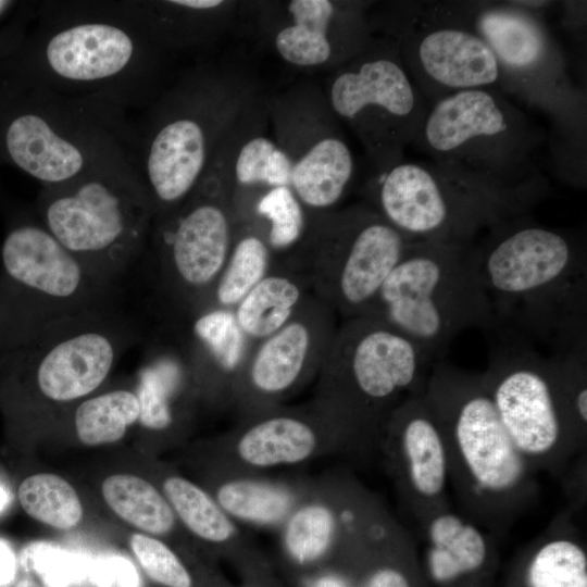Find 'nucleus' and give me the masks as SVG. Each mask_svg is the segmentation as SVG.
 I'll return each instance as SVG.
<instances>
[{
    "label": "nucleus",
    "mask_w": 587,
    "mask_h": 587,
    "mask_svg": "<svg viewBox=\"0 0 587 587\" xmlns=\"http://www.w3.org/2000/svg\"><path fill=\"white\" fill-rule=\"evenodd\" d=\"M425 396L444 434L458 512L502 542L538 501V473L507 433L483 374L438 360Z\"/></svg>",
    "instance_id": "nucleus-1"
},
{
    "label": "nucleus",
    "mask_w": 587,
    "mask_h": 587,
    "mask_svg": "<svg viewBox=\"0 0 587 587\" xmlns=\"http://www.w3.org/2000/svg\"><path fill=\"white\" fill-rule=\"evenodd\" d=\"M474 246L497 326L515 321L560 351L586 344V249L572 233L503 221ZM496 326V327H497Z\"/></svg>",
    "instance_id": "nucleus-2"
},
{
    "label": "nucleus",
    "mask_w": 587,
    "mask_h": 587,
    "mask_svg": "<svg viewBox=\"0 0 587 587\" xmlns=\"http://www.w3.org/2000/svg\"><path fill=\"white\" fill-rule=\"evenodd\" d=\"M259 96L242 74L202 66L185 74L158 99L134 160L154 218L173 211L191 193L218 147Z\"/></svg>",
    "instance_id": "nucleus-3"
},
{
    "label": "nucleus",
    "mask_w": 587,
    "mask_h": 587,
    "mask_svg": "<svg viewBox=\"0 0 587 587\" xmlns=\"http://www.w3.org/2000/svg\"><path fill=\"white\" fill-rule=\"evenodd\" d=\"M435 362L382 320L369 315L342 320L312 399L341 425L351 458L365 461L378 452L392 411L408 397L425 392Z\"/></svg>",
    "instance_id": "nucleus-4"
},
{
    "label": "nucleus",
    "mask_w": 587,
    "mask_h": 587,
    "mask_svg": "<svg viewBox=\"0 0 587 587\" xmlns=\"http://www.w3.org/2000/svg\"><path fill=\"white\" fill-rule=\"evenodd\" d=\"M546 136L496 87L433 104L411 147L434 163L527 210L545 195L536 154Z\"/></svg>",
    "instance_id": "nucleus-5"
},
{
    "label": "nucleus",
    "mask_w": 587,
    "mask_h": 587,
    "mask_svg": "<svg viewBox=\"0 0 587 587\" xmlns=\"http://www.w3.org/2000/svg\"><path fill=\"white\" fill-rule=\"evenodd\" d=\"M143 340L140 325L116 300L55 321L0 354V403L13 422L42 407L74 404L100 389Z\"/></svg>",
    "instance_id": "nucleus-6"
},
{
    "label": "nucleus",
    "mask_w": 587,
    "mask_h": 587,
    "mask_svg": "<svg viewBox=\"0 0 587 587\" xmlns=\"http://www.w3.org/2000/svg\"><path fill=\"white\" fill-rule=\"evenodd\" d=\"M161 54L118 2L47 5L39 85L123 109L149 83Z\"/></svg>",
    "instance_id": "nucleus-7"
},
{
    "label": "nucleus",
    "mask_w": 587,
    "mask_h": 587,
    "mask_svg": "<svg viewBox=\"0 0 587 587\" xmlns=\"http://www.w3.org/2000/svg\"><path fill=\"white\" fill-rule=\"evenodd\" d=\"M251 110L218 147L191 193L153 221L147 249L167 316L200 311L228 258L240 223L233 199L232 159Z\"/></svg>",
    "instance_id": "nucleus-8"
},
{
    "label": "nucleus",
    "mask_w": 587,
    "mask_h": 587,
    "mask_svg": "<svg viewBox=\"0 0 587 587\" xmlns=\"http://www.w3.org/2000/svg\"><path fill=\"white\" fill-rule=\"evenodd\" d=\"M37 220L104 282L116 286L147 251L154 212L133 159L42 187Z\"/></svg>",
    "instance_id": "nucleus-9"
},
{
    "label": "nucleus",
    "mask_w": 587,
    "mask_h": 587,
    "mask_svg": "<svg viewBox=\"0 0 587 587\" xmlns=\"http://www.w3.org/2000/svg\"><path fill=\"white\" fill-rule=\"evenodd\" d=\"M363 315L394 326L433 360L471 327L496 328L473 243L414 240Z\"/></svg>",
    "instance_id": "nucleus-10"
},
{
    "label": "nucleus",
    "mask_w": 587,
    "mask_h": 587,
    "mask_svg": "<svg viewBox=\"0 0 587 587\" xmlns=\"http://www.w3.org/2000/svg\"><path fill=\"white\" fill-rule=\"evenodd\" d=\"M116 292L38 220L20 222L0 248V354L55 321L115 301Z\"/></svg>",
    "instance_id": "nucleus-11"
},
{
    "label": "nucleus",
    "mask_w": 587,
    "mask_h": 587,
    "mask_svg": "<svg viewBox=\"0 0 587 587\" xmlns=\"http://www.w3.org/2000/svg\"><path fill=\"white\" fill-rule=\"evenodd\" d=\"M413 239L362 201L309 212L303 240L290 254L312 294L338 317L363 315Z\"/></svg>",
    "instance_id": "nucleus-12"
},
{
    "label": "nucleus",
    "mask_w": 587,
    "mask_h": 587,
    "mask_svg": "<svg viewBox=\"0 0 587 587\" xmlns=\"http://www.w3.org/2000/svg\"><path fill=\"white\" fill-rule=\"evenodd\" d=\"M360 192L362 202L417 240L472 243L478 232L527 210L430 160L403 159L374 171Z\"/></svg>",
    "instance_id": "nucleus-13"
},
{
    "label": "nucleus",
    "mask_w": 587,
    "mask_h": 587,
    "mask_svg": "<svg viewBox=\"0 0 587 587\" xmlns=\"http://www.w3.org/2000/svg\"><path fill=\"white\" fill-rule=\"evenodd\" d=\"M370 21L373 34L394 40L429 108L462 90L497 88V60L467 22L461 1H391L371 7Z\"/></svg>",
    "instance_id": "nucleus-14"
},
{
    "label": "nucleus",
    "mask_w": 587,
    "mask_h": 587,
    "mask_svg": "<svg viewBox=\"0 0 587 587\" xmlns=\"http://www.w3.org/2000/svg\"><path fill=\"white\" fill-rule=\"evenodd\" d=\"M38 92L37 104L8 125L4 145L11 160L42 187L60 186L97 167L132 159L125 148L122 109L42 87Z\"/></svg>",
    "instance_id": "nucleus-15"
},
{
    "label": "nucleus",
    "mask_w": 587,
    "mask_h": 587,
    "mask_svg": "<svg viewBox=\"0 0 587 587\" xmlns=\"http://www.w3.org/2000/svg\"><path fill=\"white\" fill-rule=\"evenodd\" d=\"M323 90L375 171L404 159L429 110L394 40L376 34L358 55L330 72Z\"/></svg>",
    "instance_id": "nucleus-16"
},
{
    "label": "nucleus",
    "mask_w": 587,
    "mask_h": 587,
    "mask_svg": "<svg viewBox=\"0 0 587 587\" xmlns=\"http://www.w3.org/2000/svg\"><path fill=\"white\" fill-rule=\"evenodd\" d=\"M461 7L497 60V89L546 112L567 130L582 127L584 95L570 77L544 13L516 1H461Z\"/></svg>",
    "instance_id": "nucleus-17"
},
{
    "label": "nucleus",
    "mask_w": 587,
    "mask_h": 587,
    "mask_svg": "<svg viewBox=\"0 0 587 587\" xmlns=\"http://www.w3.org/2000/svg\"><path fill=\"white\" fill-rule=\"evenodd\" d=\"M501 345L490 353L483 377L513 444L537 473L559 478L586 452L562 402L552 358L524 345Z\"/></svg>",
    "instance_id": "nucleus-18"
},
{
    "label": "nucleus",
    "mask_w": 587,
    "mask_h": 587,
    "mask_svg": "<svg viewBox=\"0 0 587 587\" xmlns=\"http://www.w3.org/2000/svg\"><path fill=\"white\" fill-rule=\"evenodd\" d=\"M275 140L292 164L290 188L309 212L341 207L353 188L357 161L324 90L300 83L266 97Z\"/></svg>",
    "instance_id": "nucleus-19"
},
{
    "label": "nucleus",
    "mask_w": 587,
    "mask_h": 587,
    "mask_svg": "<svg viewBox=\"0 0 587 587\" xmlns=\"http://www.w3.org/2000/svg\"><path fill=\"white\" fill-rule=\"evenodd\" d=\"M211 473L266 474L315 459L351 457L341 425L313 399L239 419L205 446Z\"/></svg>",
    "instance_id": "nucleus-20"
},
{
    "label": "nucleus",
    "mask_w": 587,
    "mask_h": 587,
    "mask_svg": "<svg viewBox=\"0 0 587 587\" xmlns=\"http://www.w3.org/2000/svg\"><path fill=\"white\" fill-rule=\"evenodd\" d=\"M338 325L312 294L287 324L253 342L228 391L235 419L286 404L315 383Z\"/></svg>",
    "instance_id": "nucleus-21"
},
{
    "label": "nucleus",
    "mask_w": 587,
    "mask_h": 587,
    "mask_svg": "<svg viewBox=\"0 0 587 587\" xmlns=\"http://www.w3.org/2000/svg\"><path fill=\"white\" fill-rule=\"evenodd\" d=\"M372 3L290 0L252 5L258 27L284 62L333 72L358 55L373 38Z\"/></svg>",
    "instance_id": "nucleus-22"
},
{
    "label": "nucleus",
    "mask_w": 587,
    "mask_h": 587,
    "mask_svg": "<svg viewBox=\"0 0 587 587\" xmlns=\"http://www.w3.org/2000/svg\"><path fill=\"white\" fill-rule=\"evenodd\" d=\"M377 496L347 471L312 478L277 532L279 569L290 586L338 557Z\"/></svg>",
    "instance_id": "nucleus-23"
},
{
    "label": "nucleus",
    "mask_w": 587,
    "mask_h": 587,
    "mask_svg": "<svg viewBox=\"0 0 587 587\" xmlns=\"http://www.w3.org/2000/svg\"><path fill=\"white\" fill-rule=\"evenodd\" d=\"M378 452L398 497L417 525L451 508L445 438L425 392L408 397L392 411Z\"/></svg>",
    "instance_id": "nucleus-24"
},
{
    "label": "nucleus",
    "mask_w": 587,
    "mask_h": 587,
    "mask_svg": "<svg viewBox=\"0 0 587 587\" xmlns=\"http://www.w3.org/2000/svg\"><path fill=\"white\" fill-rule=\"evenodd\" d=\"M419 526L420 561L429 587H494L500 565L499 542L451 508Z\"/></svg>",
    "instance_id": "nucleus-25"
},
{
    "label": "nucleus",
    "mask_w": 587,
    "mask_h": 587,
    "mask_svg": "<svg viewBox=\"0 0 587 587\" xmlns=\"http://www.w3.org/2000/svg\"><path fill=\"white\" fill-rule=\"evenodd\" d=\"M168 320L200 398L214 408L227 409L232 382L253 345L239 328L233 310L205 309Z\"/></svg>",
    "instance_id": "nucleus-26"
},
{
    "label": "nucleus",
    "mask_w": 587,
    "mask_h": 587,
    "mask_svg": "<svg viewBox=\"0 0 587 587\" xmlns=\"http://www.w3.org/2000/svg\"><path fill=\"white\" fill-rule=\"evenodd\" d=\"M504 587H587L586 540L569 509L512 558Z\"/></svg>",
    "instance_id": "nucleus-27"
},
{
    "label": "nucleus",
    "mask_w": 587,
    "mask_h": 587,
    "mask_svg": "<svg viewBox=\"0 0 587 587\" xmlns=\"http://www.w3.org/2000/svg\"><path fill=\"white\" fill-rule=\"evenodd\" d=\"M122 10L162 52L204 45L229 28L239 2L227 0L121 1Z\"/></svg>",
    "instance_id": "nucleus-28"
},
{
    "label": "nucleus",
    "mask_w": 587,
    "mask_h": 587,
    "mask_svg": "<svg viewBox=\"0 0 587 587\" xmlns=\"http://www.w3.org/2000/svg\"><path fill=\"white\" fill-rule=\"evenodd\" d=\"M311 482L303 476L211 473L205 489L239 526L277 533Z\"/></svg>",
    "instance_id": "nucleus-29"
},
{
    "label": "nucleus",
    "mask_w": 587,
    "mask_h": 587,
    "mask_svg": "<svg viewBox=\"0 0 587 587\" xmlns=\"http://www.w3.org/2000/svg\"><path fill=\"white\" fill-rule=\"evenodd\" d=\"M160 490L179 524L214 557L235 567L259 550L204 487L180 475L167 474Z\"/></svg>",
    "instance_id": "nucleus-30"
},
{
    "label": "nucleus",
    "mask_w": 587,
    "mask_h": 587,
    "mask_svg": "<svg viewBox=\"0 0 587 587\" xmlns=\"http://www.w3.org/2000/svg\"><path fill=\"white\" fill-rule=\"evenodd\" d=\"M311 295L300 263L291 255L274 257L268 273L233 312L241 332L255 342L287 324Z\"/></svg>",
    "instance_id": "nucleus-31"
},
{
    "label": "nucleus",
    "mask_w": 587,
    "mask_h": 587,
    "mask_svg": "<svg viewBox=\"0 0 587 587\" xmlns=\"http://www.w3.org/2000/svg\"><path fill=\"white\" fill-rule=\"evenodd\" d=\"M267 124L266 97L261 96L232 159L233 199L237 214L264 190L291 185V161L276 140L264 133Z\"/></svg>",
    "instance_id": "nucleus-32"
},
{
    "label": "nucleus",
    "mask_w": 587,
    "mask_h": 587,
    "mask_svg": "<svg viewBox=\"0 0 587 587\" xmlns=\"http://www.w3.org/2000/svg\"><path fill=\"white\" fill-rule=\"evenodd\" d=\"M355 587H429L414 536L386 504L371 528L358 566Z\"/></svg>",
    "instance_id": "nucleus-33"
},
{
    "label": "nucleus",
    "mask_w": 587,
    "mask_h": 587,
    "mask_svg": "<svg viewBox=\"0 0 587 587\" xmlns=\"http://www.w3.org/2000/svg\"><path fill=\"white\" fill-rule=\"evenodd\" d=\"M273 259L259 226L251 221L240 222L225 265L200 311L234 310L268 273Z\"/></svg>",
    "instance_id": "nucleus-34"
},
{
    "label": "nucleus",
    "mask_w": 587,
    "mask_h": 587,
    "mask_svg": "<svg viewBox=\"0 0 587 587\" xmlns=\"http://www.w3.org/2000/svg\"><path fill=\"white\" fill-rule=\"evenodd\" d=\"M107 504L125 522L153 537H166L178 529V520L162 491L147 479L132 474L108 476L101 486Z\"/></svg>",
    "instance_id": "nucleus-35"
},
{
    "label": "nucleus",
    "mask_w": 587,
    "mask_h": 587,
    "mask_svg": "<svg viewBox=\"0 0 587 587\" xmlns=\"http://www.w3.org/2000/svg\"><path fill=\"white\" fill-rule=\"evenodd\" d=\"M100 389L76 402L71 416L75 435L90 447L120 441L140 415L135 386Z\"/></svg>",
    "instance_id": "nucleus-36"
},
{
    "label": "nucleus",
    "mask_w": 587,
    "mask_h": 587,
    "mask_svg": "<svg viewBox=\"0 0 587 587\" xmlns=\"http://www.w3.org/2000/svg\"><path fill=\"white\" fill-rule=\"evenodd\" d=\"M240 222L251 221L262 230L274 257L292 253L308 229L309 211L288 186L257 195L239 213Z\"/></svg>",
    "instance_id": "nucleus-37"
},
{
    "label": "nucleus",
    "mask_w": 587,
    "mask_h": 587,
    "mask_svg": "<svg viewBox=\"0 0 587 587\" xmlns=\"http://www.w3.org/2000/svg\"><path fill=\"white\" fill-rule=\"evenodd\" d=\"M17 499L26 514L53 528H74L83 516L76 490L57 474L38 473L27 476L17 488Z\"/></svg>",
    "instance_id": "nucleus-38"
},
{
    "label": "nucleus",
    "mask_w": 587,
    "mask_h": 587,
    "mask_svg": "<svg viewBox=\"0 0 587 587\" xmlns=\"http://www.w3.org/2000/svg\"><path fill=\"white\" fill-rule=\"evenodd\" d=\"M130 549L145 574L160 587H233L221 573L200 576L182 554L164 540L142 533L129 539Z\"/></svg>",
    "instance_id": "nucleus-39"
},
{
    "label": "nucleus",
    "mask_w": 587,
    "mask_h": 587,
    "mask_svg": "<svg viewBox=\"0 0 587 587\" xmlns=\"http://www.w3.org/2000/svg\"><path fill=\"white\" fill-rule=\"evenodd\" d=\"M551 358L562 402L580 445L587 448V351Z\"/></svg>",
    "instance_id": "nucleus-40"
},
{
    "label": "nucleus",
    "mask_w": 587,
    "mask_h": 587,
    "mask_svg": "<svg viewBox=\"0 0 587 587\" xmlns=\"http://www.w3.org/2000/svg\"><path fill=\"white\" fill-rule=\"evenodd\" d=\"M384 504L379 502L367 514L332 563L291 587H355L360 559L374 521Z\"/></svg>",
    "instance_id": "nucleus-41"
},
{
    "label": "nucleus",
    "mask_w": 587,
    "mask_h": 587,
    "mask_svg": "<svg viewBox=\"0 0 587 587\" xmlns=\"http://www.w3.org/2000/svg\"><path fill=\"white\" fill-rule=\"evenodd\" d=\"M587 451L576 454L566 465L560 479L564 489L566 509L575 515L586 507L587 500Z\"/></svg>",
    "instance_id": "nucleus-42"
},
{
    "label": "nucleus",
    "mask_w": 587,
    "mask_h": 587,
    "mask_svg": "<svg viewBox=\"0 0 587 587\" xmlns=\"http://www.w3.org/2000/svg\"><path fill=\"white\" fill-rule=\"evenodd\" d=\"M234 569L240 580L233 587H285L276 567L260 549Z\"/></svg>",
    "instance_id": "nucleus-43"
},
{
    "label": "nucleus",
    "mask_w": 587,
    "mask_h": 587,
    "mask_svg": "<svg viewBox=\"0 0 587 587\" xmlns=\"http://www.w3.org/2000/svg\"><path fill=\"white\" fill-rule=\"evenodd\" d=\"M5 2L0 1V10L4 7Z\"/></svg>",
    "instance_id": "nucleus-44"
}]
</instances>
